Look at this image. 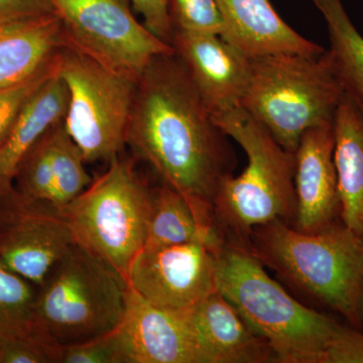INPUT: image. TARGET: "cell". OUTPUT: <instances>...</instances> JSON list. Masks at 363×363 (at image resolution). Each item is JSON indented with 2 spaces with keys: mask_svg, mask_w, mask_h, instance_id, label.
<instances>
[{
  "mask_svg": "<svg viewBox=\"0 0 363 363\" xmlns=\"http://www.w3.org/2000/svg\"><path fill=\"white\" fill-rule=\"evenodd\" d=\"M68 45L58 14L0 23V90L50 68Z\"/></svg>",
  "mask_w": 363,
  "mask_h": 363,
  "instance_id": "cell-17",
  "label": "cell"
},
{
  "mask_svg": "<svg viewBox=\"0 0 363 363\" xmlns=\"http://www.w3.org/2000/svg\"><path fill=\"white\" fill-rule=\"evenodd\" d=\"M121 326L86 342L52 348V363H130Z\"/></svg>",
  "mask_w": 363,
  "mask_h": 363,
  "instance_id": "cell-25",
  "label": "cell"
},
{
  "mask_svg": "<svg viewBox=\"0 0 363 363\" xmlns=\"http://www.w3.org/2000/svg\"><path fill=\"white\" fill-rule=\"evenodd\" d=\"M359 315H360V321H362V325L363 324V290H362V297H360Z\"/></svg>",
  "mask_w": 363,
  "mask_h": 363,
  "instance_id": "cell-32",
  "label": "cell"
},
{
  "mask_svg": "<svg viewBox=\"0 0 363 363\" xmlns=\"http://www.w3.org/2000/svg\"><path fill=\"white\" fill-rule=\"evenodd\" d=\"M184 313L201 363L276 362L269 343L218 291Z\"/></svg>",
  "mask_w": 363,
  "mask_h": 363,
  "instance_id": "cell-14",
  "label": "cell"
},
{
  "mask_svg": "<svg viewBox=\"0 0 363 363\" xmlns=\"http://www.w3.org/2000/svg\"><path fill=\"white\" fill-rule=\"evenodd\" d=\"M68 45L138 82L155 59L173 45L136 20L130 0H52Z\"/></svg>",
  "mask_w": 363,
  "mask_h": 363,
  "instance_id": "cell-9",
  "label": "cell"
},
{
  "mask_svg": "<svg viewBox=\"0 0 363 363\" xmlns=\"http://www.w3.org/2000/svg\"><path fill=\"white\" fill-rule=\"evenodd\" d=\"M49 133L23 157L14 177L18 187L13 189L28 201L52 205L54 183Z\"/></svg>",
  "mask_w": 363,
  "mask_h": 363,
  "instance_id": "cell-24",
  "label": "cell"
},
{
  "mask_svg": "<svg viewBox=\"0 0 363 363\" xmlns=\"http://www.w3.org/2000/svg\"><path fill=\"white\" fill-rule=\"evenodd\" d=\"M35 286L0 262V340L35 335Z\"/></svg>",
  "mask_w": 363,
  "mask_h": 363,
  "instance_id": "cell-23",
  "label": "cell"
},
{
  "mask_svg": "<svg viewBox=\"0 0 363 363\" xmlns=\"http://www.w3.org/2000/svg\"><path fill=\"white\" fill-rule=\"evenodd\" d=\"M346 88L328 52L250 59L240 105L288 152L311 128L334 123Z\"/></svg>",
  "mask_w": 363,
  "mask_h": 363,
  "instance_id": "cell-5",
  "label": "cell"
},
{
  "mask_svg": "<svg viewBox=\"0 0 363 363\" xmlns=\"http://www.w3.org/2000/svg\"><path fill=\"white\" fill-rule=\"evenodd\" d=\"M39 289L35 334L50 350L111 333L125 317V279L76 242Z\"/></svg>",
  "mask_w": 363,
  "mask_h": 363,
  "instance_id": "cell-6",
  "label": "cell"
},
{
  "mask_svg": "<svg viewBox=\"0 0 363 363\" xmlns=\"http://www.w3.org/2000/svg\"><path fill=\"white\" fill-rule=\"evenodd\" d=\"M58 66L69 91L64 128L86 162H111L128 143L138 82L70 45Z\"/></svg>",
  "mask_w": 363,
  "mask_h": 363,
  "instance_id": "cell-8",
  "label": "cell"
},
{
  "mask_svg": "<svg viewBox=\"0 0 363 363\" xmlns=\"http://www.w3.org/2000/svg\"><path fill=\"white\" fill-rule=\"evenodd\" d=\"M242 245L289 283L362 326L363 238L343 223L306 233L272 221L253 229Z\"/></svg>",
  "mask_w": 363,
  "mask_h": 363,
  "instance_id": "cell-4",
  "label": "cell"
},
{
  "mask_svg": "<svg viewBox=\"0 0 363 363\" xmlns=\"http://www.w3.org/2000/svg\"><path fill=\"white\" fill-rule=\"evenodd\" d=\"M75 240L49 203L23 199L13 189L0 199V262L39 288Z\"/></svg>",
  "mask_w": 363,
  "mask_h": 363,
  "instance_id": "cell-11",
  "label": "cell"
},
{
  "mask_svg": "<svg viewBox=\"0 0 363 363\" xmlns=\"http://www.w3.org/2000/svg\"><path fill=\"white\" fill-rule=\"evenodd\" d=\"M55 13L52 0H0V23Z\"/></svg>",
  "mask_w": 363,
  "mask_h": 363,
  "instance_id": "cell-31",
  "label": "cell"
},
{
  "mask_svg": "<svg viewBox=\"0 0 363 363\" xmlns=\"http://www.w3.org/2000/svg\"><path fill=\"white\" fill-rule=\"evenodd\" d=\"M68 104V88L57 65L56 70L26 99L0 150V199L13 190L14 177L23 157L64 121Z\"/></svg>",
  "mask_w": 363,
  "mask_h": 363,
  "instance_id": "cell-18",
  "label": "cell"
},
{
  "mask_svg": "<svg viewBox=\"0 0 363 363\" xmlns=\"http://www.w3.org/2000/svg\"><path fill=\"white\" fill-rule=\"evenodd\" d=\"M168 11L173 33H223V18L216 0H168Z\"/></svg>",
  "mask_w": 363,
  "mask_h": 363,
  "instance_id": "cell-26",
  "label": "cell"
},
{
  "mask_svg": "<svg viewBox=\"0 0 363 363\" xmlns=\"http://www.w3.org/2000/svg\"><path fill=\"white\" fill-rule=\"evenodd\" d=\"M203 242L220 250L226 242L214 215L195 207L185 196L164 184L152 191L149 233L145 245Z\"/></svg>",
  "mask_w": 363,
  "mask_h": 363,
  "instance_id": "cell-20",
  "label": "cell"
},
{
  "mask_svg": "<svg viewBox=\"0 0 363 363\" xmlns=\"http://www.w3.org/2000/svg\"><path fill=\"white\" fill-rule=\"evenodd\" d=\"M203 242L147 247L136 255L126 283L150 304L186 312L216 292L217 255Z\"/></svg>",
  "mask_w": 363,
  "mask_h": 363,
  "instance_id": "cell-10",
  "label": "cell"
},
{
  "mask_svg": "<svg viewBox=\"0 0 363 363\" xmlns=\"http://www.w3.org/2000/svg\"><path fill=\"white\" fill-rule=\"evenodd\" d=\"M328 28L332 64L346 90L363 102V37L346 13L341 0H311Z\"/></svg>",
  "mask_w": 363,
  "mask_h": 363,
  "instance_id": "cell-21",
  "label": "cell"
},
{
  "mask_svg": "<svg viewBox=\"0 0 363 363\" xmlns=\"http://www.w3.org/2000/svg\"><path fill=\"white\" fill-rule=\"evenodd\" d=\"M223 135L247 154L240 175L222 178L213 199L215 222L234 242L245 245L253 229L295 220V154L288 152L240 104L210 114Z\"/></svg>",
  "mask_w": 363,
  "mask_h": 363,
  "instance_id": "cell-3",
  "label": "cell"
},
{
  "mask_svg": "<svg viewBox=\"0 0 363 363\" xmlns=\"http://www.w3.org/2000/svg\"><path fill=\"white\" fill-rule=\"evenodd\" d=\"M58 59L59 56L50 68L30 80L0 90V150L6 143L23 104L50 77L52 72L56 70Z\"/></svg>",
  "mask_w": 363,
  "mask_h": 363,
  "instance_id": "cell-27",
  "label": "cell"
},
{
  "mask_svg": "<svg viewBox=\"0 0 363 363\" xmlns=\"http://www.w3.org/2000/svg\"><path fill=\"white\" fill-rule=\"evenodd\" d=\"M121 327L130 363H201L185 313L150 304L130 286Z\"/></svg>",
  "mask_w": 363,
  "mask_h": 363,
  "instance_id": "cell-15",
  "label": "cell"
},
{
  "mask_svg": "<svg viewBox=\"0 0 363 363\" xmlns=\"http://www.w3.org/2000/svg\"><path fill=\"white\" fill-rule=\"evenodd\" d=\"M152 190L128 160L111 166L70 204L60 209L76 243L126 281L128 269L147 243Z\"/></svg>",
  "mask_w": 363,
  "mask_h": 363,
  "instance_id": "cell-7",
  "label": "cell"
},
{
  "mask_svg": "<svg viewBox=\"0 0 363 363\" xmlns=\"http://www.w3.org/2000/svg\"><path fill=\"white\" fill-rule=\"evenodd\" d=\"M130 2L143 16L145 26L150 32L171 44L173 26L169 20L168 0H130Z\"/></svg>",
  "mask_w": 363,
  "mask_h": 363,
  "instance_id": "cell-30",
  "label": "cell"
},
{
  "mask_svg": "<svg viewBox=\"0 0 363 363\" xmlns=\"http://www.w3.org/2000/svg\"><path fill=\"white\" fill-rule=\"evenodd\" d=\"M216 284L250 329L269 343L276 362H323L341 325L293 298L245 245L224 243L217 255Z\"/></svg>",
  "mask_w": 363,
  "mask_h": 363,
  "instance_id": "cell-2",
  "label": "cell"
},
{
  "mask_svg": "<svg viewBox=\"0 0 363 363\" xmlns=\"http://www.w3.org/2000/svg\"><path fill=\"white\" fill-rule=\"evenodd\" d=\"M322 363H363V333L340 326L328 347Z\"/></svg>",
  "mask_w": 363,
  "mask_h": 363,
  "instance_id": "cell-29",
  "label": "cell"
},
{
  "mask_svg": "<svg viewBox=\"0 0 363 363\" xmlns=\"http://www.w3.org/2000/svg\"><path fill=\"white\" fill-rule=\"evenodd\" d=\"M223 18L220 37L247 58L276 55L317 56L324 49L281 20L269 0H216Z\"/></svg>",
  "mask_w": 363,
  "mask_h": 363,
  "instance_id": "cell-16",
  "label": "cell"
},
{
  "mask_svg": "<svg viewBox=\"0 0 363 363\" xmlns=\"http://www.w3.org/2000/svg\"><path fill=\"white\" fill-rule=\"evenodd\" d=\"M171 44L210 114L240 104L250 58L211 33L174 30Z\"/></svg>",
  "mask_w": 363,
  "mask_h": 363,
  "instance_id": "cell-12",
  "label": "cell"
},
{
  "mask_svg": "<svg viewBox=\"0 0 363 363\" xmlns=\"http://www.w3.org/2000/svg\"><path fill=\"white\" fill-rule=\"evenodd\" d=\"M174 56L155 59L136 85L128 143L154 167L164 184L202 211L229 175L221 131Z\"/></svg>",
  "mask_w": 363,
  "mask_h": 363,
  "instance_id": "cell-1",
  "label": "cell"
},
{
  "mask_svg": "<svg viewBox=\"0 0 363 363\" xmlns=\"http://www.w3.org/2000/svg\"><path fill=\"white\" fill-rule=\"evenodd\" d=\"M334 162L344 225L363 238V102L346 91L334 117Z\"/></svg>",
  "mask_w": 363,
  "mask_h": 363,
  "instance_id": "cell-19",
  "label": "cell"
},
{
  "mask_svg": "<svg viewBox=\"0 0 363 363\" xmlns=\"http://www.w3.org/2000/svg\"><path fill=\"white\" fill-rule=\"evenodd\" d=\"M52 169V206L70 204L89 187L92 179L85 169V160L76 143L64 128L63 121L49 133Z\"/></svg>",
  "mask_w": 363,
  "mask_h": 363,
  "instance_id": "cell-22",
  "label": "cell"
},
{
  "mask_svg": "<svg viewBox=\"0 0 363 363\" xmlns=\"http://www.w3.org/2000/svg\"><path fill=\"white\" fill-rule=\"evenodd\" d=\"M0 363H52L51 350L35 335L4 339Z\"/></svg>",
  "mask_w": 363,
  "mask_h": 363,
  "instance_id": "cell-28",
  "label": "cell"
},
{
  "mask_svg": "<svg viewBox=\"0 0 363 363\" xmlns=\"http://www.w3.org/2000/svg\"><path fill=\"white\" fill-rule=\"evenodd\" d=\"M333 123L305 133L295 152L294 227L303 233H315L330 226L340 207Z\"/></svg>",
  "mask_w": 363,
  "mask_h": 363,
  "instance_id": "cell-13",
  "label": "cell"
}]
</instances>
